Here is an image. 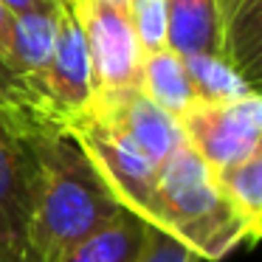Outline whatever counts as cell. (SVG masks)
Returning <instances> with one entry per match:
<instances>
[{"mask_svg":"<svg viewBox=\"0 0 262 262\" xmlns=\"http://www.w3.org/2000/svg\"><path fill=\"white\" fill-rule=\"evenodd\" d=\"M158 228L183 243L200 262L223 259L243 239L256 243L262 231L223 194L214 172L186 141L158 166Z\"/></svg>","mask_w":262,"mask_h":262,"instance_id":"2","label":"cell"},{"mask_svg":"<svg viewBox=\"0 0 262 262\" xmlns=\"http://www.w3.org/2000/svg\"><path fill=\"white\" fill-rule=\"evenodd\" d=\"M9 31H12V14H9L6 6L0 3V57H3V48H6Z\"/></svg>","mask_w":262,"mask_h":262,"instance_id":"18","label":"cell"},{"mask_svg":"<svg viewBox=\"0 0 262 262\" xmlns=\"http://www.w3.org/2000/svg\"><path fill=\"white\" fill-rule=\"evenodd\" d=\"M189 262H200V259H198V256H194V254H192V256H189Z\"/></svg>","mask_w":262,"mask_h":262,"instance_id":"20","label":"cell"},{"mask_svg":"<svg viewBox=\"0 0 262 262\" xmlns=\"http://www.w3.org/2000/svg\"><path fill=\"white\" fill-rule=\"evenodd\" d=\"M59 3H62V0H59Z\"/></svg>","mask_w":262,"mask_h":262,"instance_id":"21","label":"cell"},{"mask_svg":"<svg viewBox=\"0 0 262 262\" xmlns=\"http://www.w3.org/2000/svg\"><path fill=\"white\" fill-rule=\"evenodd\" d=\"M192 251L183 243H178L172 234H166L164 228H147V239H144V248L138 254V262H189Z\"/></svg>","mask_w":262,"mask_h":262,"instance_id":"16","label":"cell"},{"mask_svg":"<svg viewBox=\"0 0 262 262\" xmlns=\"http://www.w3.org/2000/svg\"><path fill=\"white\" fill-rule=\"evenodd\" d=\"M3 6H6V12L12 14H23V12H31V9H40L46 6V3H51V0H0Z\"/></svg>","mask_w":262,"mask_h":262,"instance_id":"17","label":"cell"},{"mask_svg":"<svg viewBox=\"0 0 262 262\" xmlns=\"http://www.w3.org/2000/svg\"><path fill=\"white\" fill-rule=\"evenodd\" d=\"M102 3H107V6H116V9H121V12H127L133 0H102Z\"/></svg>","mask_w":262,"mask_h":262,"instance_id":"19","label":"cell"},{"mask_svg":"<svg viewBox=\"0 0 262 262\" xmlns=\"http://www.w3.org/2000/svg\"><path fill=\"white\" fill-rule=\"evenodd\" d=\"M138 91L152 104H158L161 110L175 116V119H181L198 102V96L192 91V82L186 76V68H183V59L175 51H169V48H161V51L147 54L141 59Z\"/></svg>","mask_w":262,"mask_h":262,"instance_id":"11","label":"cell"},{"mask_svg":"<svg viewBox=\"0 0 262 262\" xmlns=\"http://www.w3.org/2000/svg\"><path fill=\"white\" fill-rule=\"evenodd\" d=\"M166 48L181 59L220 54L214 0H166Z\"/></svg>","mask_w":262,"mask_h":262,"instance_id":"10","label":"cell"},{"mask_svg":"<svg viewBox=\"0 0 262 262\" xmlns=\"http://www.w3.org/2000/svg\"><path fill=\"white\" fill-rule=\"evenodd\" d=\"M91 113L121 130L155 166H161L183 144V133L175 116L152 104L138 88L116 93H96Z\"/></svg>","mask_w":262,"mask_h":262,"instance_id":"8","label":"cell"},{"mask_svg":"<svg viewBox=\"0 0 262 262\" xmlns=\"http://www.w3.org/2000/svg\"><path fill=\"white\" fill-rule=\"evenodd\" d=\"M71 6H74L88 40L93 96L138 88L144 57L127 12L107 6L102 0H71Z\"/></svg>","mask_w":262,"mask_h":262,"instance_id":"6","label":"cell"},{"mask_svg":"<svg viewBox=\"0 0 262 262\" xmlns=\"http://www.w3.org/2000/svg\"><path fill=\"white\" fill-rule=\"evenodd\" d=\"M147 223L133 211H121L102 231L71 251L62 262H138V254L147 239Z\"/></svg>","mask_w":262,"mask_h":262,"instance_id":"12","label":"cell"},{"mask_svg":"<svg viewBox=\"0 0 262 262\" xmlns=\"http://www.w3.org/2000/svg\"><path fill=\"white\" fill-rule=\"evenodd\" d=\"M217 186L254 226L262 228V149L245 161L214 172Z\"/></svg>","mask_w":262,"mask_h":262,"instance_id":"14","label":"cell"},{"mask_svg":"<svg viewBox=\"0 0 262 262\" xmlns=\"http://www.w3.org/2000/svg\"><path fill=\"white\" fill-rule=\"evenodd\" d=\"M178 124L183 141L211 172L226 169L262 149V96L248 93L220 104L194 102Z\"/></svg>","mask_w":262,"mask_h":262,"instance_id":"5","label":"cell"},{"mask_svg":"<svg viewBox=\"0 0 262 262\" xmlns=\"http://www.w3.org/2000/svg\"><path fill=\"white\" fill-rule=\"evenodd\" d=\"M141 57L166 48V0H133L127 9Z\"/></svg>","mask_w":262,"mask_h":262,"instance_id":"15","label":"cell"},{"mask_svg":"<svg viewBox=\"0 0 262 262\" xmlns=\"http://www.w3.org/2000/svg\"><path fill=\"white\" fill-rule=\"evenodd\" d=\"M59 3V0H57ZM93 102V71L82 23L71 0L59 3L57 46L42 82V116L51 124H68Z\"/></svg>","mask_w":262,"mask_h":262,"instance_id":"7","label":"cell"},{"mask_svg":"<svg viewBox=\"0 0 262 262\" xmlns=\"http://www.w3.org/2000/svg\"><path fill=\"white\" fill-rule=\"evenodd\" d=\"M62 130L82 147L102 181L110 186L121 206L158 228V166L110 121L85 110L62 124Z\"/></svg>","mask_w":262,"mask_h":262,"instance_id":"4","label":"cell"},{"mask_svg":"<svg viewBox=\"0 0 262 262\" xmlns=\"http://www.w3.org/2000/svg\"><path fill=\"white\" fill-rule=\"evenodd\" d=\"M51 121L0 85V262H29V231L42 186L40 141Z\"/></svg>","mask_w":262,"mask_h":262,"instance_id":"3","label":"cell"},{"mask_svg":"<svg viewBox=\"0 0 262 262\" xmlns=\"http://www.w3.org/2000/svg\"><path fill=\"white\" fill-rule=\"evenodd\" d=\"M220 20V57L251 85L259 82L262 0H214Z\"/></svg>","mask_w":262,"mask_h":262,"instance_id":"9","label":"cell"},{"mask_svg":"<svg viewBox=\"0 0 262 262\" xmlns=\"http://www.w3.org/2000/svg\"><path fill=\"white\" fill-rule=\"evenodd\" d=\"M42 186L29 231V262H62L124 211L82 147L59 124L40 141Z\"/></svg>","mask_w":262,"mask_h":262,"instance_id":"1","label":"cell"},{"mask_svg":"<svg viewBox=\"0 0 262 262\" xmlns=\"http://www.w3.org/2000/svg\"><path fill=\"white\" fill-rule=\"evenodd\" d=\"M183 68H186V76L192 82L198 102L220 104V102H231V99H243L248 93H259L220 54H214V57H189L183 59Z\"/></svg>","mask_w":262,"mask_h":262,"instance_id":"13","label":"cell"}]
</instances>
